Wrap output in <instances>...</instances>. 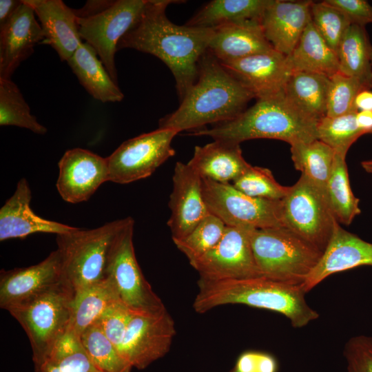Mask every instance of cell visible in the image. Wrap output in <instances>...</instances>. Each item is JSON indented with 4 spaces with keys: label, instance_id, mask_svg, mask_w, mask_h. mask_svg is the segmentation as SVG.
Listing matches in <instances>:
<instances>
[{
    "label": "cell",
    "instance_id": "d4e9b609",
    "mask_svg": "<svg viewBox=\"0 0 372 372\" xmlns=\"http://www.w3.org/2000/svg\"><path fill=\"white\" fill-rule=\"evenodd\" d=\"M187 164L203 179L231 183L251 165L244 158L240 144L215 141L194 147Z\"/></svg>",
    "mask_w": 372,
    "mask_h": 372
},
{
    "label": "cell",
    "instance_id": "52a82bcc",
    "mask_svg": "<svg viewBox=\"0 0 372 372\" xmlns=\"http://www.w3.org/2000/svg\"><path fill=\"white\" fill-rule=\"evenodd\" d=\"M74 293L64 281L6 309L26 333L34 364L42 362L68 331Z\"/></svg>",
    "mask_w": 372,
    "mask_h": 372
},
{
    "label": "cell",
    "instance_id": "ffe728a7",
    "mask_svg": "<svg viewBox=\"0 0 372 372\" xmlns=\"http://www.w3.org/2000/svg\"><path fill=\"white\" fill-rule=\"evenodd\" d=\"M44 34L33 9L22 4L10 20L0 27V79H10L22 61L42 43Z\"/></svg>",
    "mask_w": 372,
    "mask_h": 372
},
{
    "label": "cell",
    "instance_id": "7c38bea8",
    "mask_svg": "<svg viewBox=\"0 0 372 372\" xmlns=\"http://www.w3.org/2000/svg\"><path fill=\"white\" fill-rule=\"evenodd\" d=\"M177 134L158 128L124 141L107 157L109 181L127 184L151 176L175 155L172 142Z\"/></svg>",
    "mask_w": 372,
    "mask_h": 372
},
{
    "label": "cell",
    "instance_id": "7a4b0ae2",
    "mask_svg": "<svg viewBox=\"0 0 372 372\" xmlns=\"http://www.w3.org/2000/svg\"><path fill=\"white\" fill-rule=\"evenodd\" d=\"M253 94L207 51L198 63V78L179 107L161 118L158 128L180 132L232 120L246 110Z\"/></svg>",
    "mask_w": 372,
    "mask_h": 372
},
{
    "label": "cell",
    "instance_id": "f35d334b",
    "mask_svg": "<svg viewBox=\"0 0 372 372\" xmlns=\"http://www.w3.org/2000/svg\"><path fill=\"white\" fill-rule=\"evenodd\" d=\"M231 184L248 196L270 200H282L290 189L278 183L269 169L252 165Z\"/></svg>",
    "mask_w": 372,
    "mask_h": 372
},
{
    "label": "cell",
    "instance_id": "4fadbf2b",
    "mask_svg": "<svg viewBox=\"0 0 372 372\" xmlns=\"http://www.w3.org/2000/svg\"><path fill=\"white\" fill-rule=\"evenodd\" d=\"M254 229L226 226L222 238L214 248L189 261L200 279L221 280L259 276L251 243Z\"/></svg>",
    "mask_w": 372,
    "mask_h": 372
},
{
    "label": "cell",
    "instance_id": "603a6c76",
    "mask_svg": "<svg viewBox=\"0 0 372 372\" xmlns=\"http://www.w3.org/2000/svg\"><path fill=\"white\" fill-rule=\"evenodd\" d=\"M34 10L44 34L43 44L50 45L61 61H68L81 40L73 9L61 0H24Z\"/></svg>",
    "mask_w": 372,
    "mask_h": 372
},
{
    "label": "cell",
    "instance_id": "4dcf8cb0",
    "mask_svg": "<svg viewBox=\"0 0 372 372\" xmlns=\"http://www.w3.org/2000/svg\"><path fill=\"white\" fill-rule=\"evenodd\" d=\"M117 301L121 300L109 278L75 291L70 327L80 337L110 305Z\"/></svg>",
    "mask_w": 372,
    "mask_h": 372
},
{
    "label": "cell",
    "instance_id": "e0dca14e",
    "mask_svg": "<svg viewBox=\"0 0 372 372\" xmlns=\"http://www.w3.org/2000/svg\"><path fill=\"white\" fill-rule=\"evenodd\" d=\"M220 63L257 99L284 92L292 73L287 56L275 50Z\"/></svg>",
    "mask_w": 372,
    "mask_h": 372
},
{
    "label": "cell",
    "instance_id": "8fae6325",
    "mask_svg": "<svg viewBox=\"0 0 372 372\" xmlns=\"http://www.w3.org/2000/svg\"><path fill=\"white\" fill-rule=\"evenodd\" d=\"M202 192L209 212L226 226L256 229L284 227L281 200L248 196L231 183L202 178Z\"/></svg>",
    "mask_w": 372,
    "mask_h": 372
},
{
    "label": "cell",
    "instance_id": "4316f807",
    "mask_svg": "<svg viewBox=\"0 0 372 372\" xmlns=\"http://www.w3.org/2000/svg\"><path fill=\"white\" fill-rule=\"evenodd\" d=\"M293 72H307L331 77L339 72L336 52L318 32L311 21L291 53L287 56Z\"/></svg>",
    "mask_w": 372,
    "mask_h": 372
},
{
    "label": "cell",
    "instance_id": "ab89813d",
    "mask_svg": "<svg viewBox=\"0 0 372 372\" xmlns=\"http://www.w3.org/2000/svg\"><path fill=\"white\" fill-rule=\"evenodd\" d=\"M311 21L318 32L335 52L351 23L347 17L326 0L312 1Z\"/></svg>",
    "mask_w": 372,
    "mask_h": 372
},
{
    "label": "cell",
    "instance_id": "5b68a950",
    "mask_svg": "<svg viewBox=\"0 0 372 372\" xmlns=\"http://www.w3.org/2000/svg\"><path fill=\"white\" fill-rule=\"evenodd\" d=\"M251 243L260 276L293 285L303 284L323 254L285 227L254 229Z\"/></svg>",
    "mask_w": 372,
    "mask_h": 372
},
{
    "label": "cell",
    "instance_id": "277c9868",
    "mask_svg": "<svg viewBox=\"0 0 372 372\" xmlns=\"http://www.w3.org/2000/svg\"><path fill=\"white\" fill-rule=\"evenodd\" d=\"M317 122L311 119L286 97L285 92L258 99L254 105L235 118L201 128L189 135L205 136L215 141L240 144L256 138L285 141L290 145L318 139Z\"/></svg>",
    "mask_w": 372,
    "mask_h": 372
},
{
    "label": "cell",
    "instance_id": "f907efd6",
    "mask_svg": "<svg viewBox=\"0 0 372 372\" xmlns=\"http://www.w3.org/2000/svg\"><path fill=\"white\" fill-rule=\"evenodd\" d=\"M230 372H238L234 367Z\"/></svg>",
    "mask_w": 372,
    "mask_h": 372
},
{
    "label": "cell",
    "instance_id": "6da1fadb",
    "mask_svg": "<svg viewBox=\"0 0 372 372\" xmlns=\"http://www.w3.org/2000/svg\"><path fill=\"white\" fill-rule=\"evenodd\" d=\"M180 1L147 0L142 14L121 39L118 50L131 48L152 54L171 70L181 101L198 78V63L214 33V30L170 21L165 10Z\"/></svg>",
    "mask_w": 372,
    "mask_h": 372
},
{
    "label": "cell",
    "instance_id": "74e56055",
    "mask_svg": "<svg viewBox=\"0 0 372 372\" xmlns=\"http://www.w3.org/2000/svg\"><path fill=\"white\" fill-rule=\"evenodd\" d=\"M225 229V224L210 213L187 236L173 242L189 262L214 248L222 238Z\"/></svg>",
    "mask_w": 372,
    "mask_h": 372
},
{
    "label": "cell",
    "instance_id": "7bdbcfd3",
    "mask_svg": "<svg viewBox=\"0 0 372 372\" xmlns=\"http://www.w3.org/2000/svg\"><path fill=\"white\" fill-rule=\"evenodd\" d=\"M347 372H372V337L358 335L347 341L343 351Z\"/></svg>",
    "mask_w": 372,
    "mask_h": 372
},
{
    "label": "cell",
    "instance_id": "cb8c5ba5",
    "mask_svg": "<svg viewBox=\"0 0 372 372\" xmlns=\"http://www.w3.org/2000/svg\"><path fill=\"white\" fill-rule=\"evenodd\" d=\"M214 30L207 51L220 62L274 50L266 39L260 21L227 23Z\"/></svg>",
    "mask_w": 372,
    "mask_h": 372
},
{
    "label": "cell",
    "instance_id": "3957f363",
    "mask_svg": "<svg viewBox=\"0 0 372 372\" xmlns=\"http://www.w3.org/2000/svg\"><path fill=\"white\" fill-rule=\"evenodd\" d=\"M193 307L205 313L216 307L241 304L285 316L294 328H302L319 317L305 300L302 285L273 280L264 276L241 279H199Z\"/></svg>",
    "mask_w": 372,
    "mask_h": 372
},
{
    "label": "cell",
    "instance_id": "7402d4cb",
    "mask_svg": "<svg viewBox=\"0 0 372 372\" xmlns=\"http://www.w3.org/2000/svg\"><path fill=\"white\" fill-rule=\"evenodd\" d=\"M31 190L25 178L19 180L13 195L0 209V240L25 238L34 233L56 235L74 231L77 227L37 216L30 207Z\"/></svg>",
    "mask_w": 372,
    "mask_h": 372
},
{
    "label": "cell",
    "instance_id": "e575fe53",
    "mask_svg": "<svg viewBox=\"0 0 372 372\" xmlns=\"http://www.w3.org/2000/svg\"><path fill=\"white\" fill-rule=\"evenodd\" d=\"M79 338L90 359L100 371L131 372L132 366L96 323L87 327Z\"/></svg>",
    "mask_w": 372,
    "mask_h": 372
},
{
    "label": "cell",
    "instance_id": "816d5d0a",
    "mask_svg": "<svg viewBox=\"0 0 372 372\" xmlns=\"http://www.w3.org/2000/svg\"><path fill=\"white\" fill-rule=\"evenodd\" d=\"M371 63H372V50H371Z\"/></svg>",
    "mask_w": 372,
    "mask_h": 372
},
{
    "label": "cell",
    "instance_id": "2e32d148",
    "mask_svg": "<svg viewBox=\"0 0 372 372\" xmlns=\"http://www.w3.org/2000/svg\"><path fill=\"white\" fill-rule=\"evenodd\" d=\"M167 221L172 240L187 236L210 214L203 198L201 177L187 164L177 162L172 176Z\"/></svg>",
    "mask_w": 372,
    "mask_h": 372
},
{
    "label": "cell",
    "instance_id": "8d00e7d4",
    "mask_svg": "<svg viewBox=\"0 0 372 372\" xmlns=\"http://www.w3.org/2000/svg\"><path fill=\"white\" fill-rule=\"evenodd\" d=\"M356 113L321 118L316 126L318 139L330 146L336 154L346 156L352 144L364 135L357 125Z\"/></svg>",
    "mask_w": 372,
    "mask_h": 372
},
{
    "label": "cell",
    "instance_id": "f1b7e54d",
    "mask_svg": "<svg viewBox=\"0 0 372 372\" xmlns=\"http://www.w3.org/2000/svg\"><path fill=\"white\" fill-rule=\"evenodd\" d=\"M371 50L364 27L351 24L336 51L339 72L360 81L368 90L372 89Z\"/></svg>",
    "mask_w": 372,
    "mask_h": 372
},
{
    "label": "cell",
    "instance_id": "d590c367",
    "mask_svg": "<svg viewBox=\"0 0 372 372\" xmlns=\"http://www.w3.org/2000/svg\"><path fill=\"white\" fill-rule=\"evenodd\" d=\"M0 125L26 128L38 134L47 132L31 114L21 91L10 79H0Z\"/></svg>",
    "mask_w": 372,
    "mask_h": 372
},
{
    "label": "cell",
    "instance_id": "f6af8a7d",
    "mask_svg": "<svg viewBox=\"0 0 372 372\" xmlns=\"http://www.w3.org/2000/svg\"><path fill=\"white\" fill-rule=\"evenodd\" d=\"M235 368L238 372H276L277 362L268 353L246 351L239 356Z\"/></svg>",
    "mask_w": 372,
    "mask_h": 372
},
{
    "label": "cell",
    "instance_id": "7dc6e473",
    "mask_svg": "<svg viewBox=\"0 0 372 372\" xmlns=\"http://www.w3.org/2000/svg\"><path fill=\"white\" fill-rule=\"evenodd\" d=\"M355 121L364 134H372V110L358 111L355 114Z\"/></svg>",
    "mask_w": 372,
    "mask_h": 372
},
{
    "label": "cell",
    "instance_id": "9a60e30c",
    "mask_svg": "<svg viewBox=\"0 0 372 372\" xmlns=\"http://www.w3.org/2000/svg\"><path fill=\"white\" fill-rule=\"evenodd\" d=\"M56 188L70 203L87 201L105 182L109 181L107 158L79 147L65 152L59 163Z\"/></svg>",
    "mask_w": 372,
    "mask_h": 372
},
{
    "label": "cell",
    "instance_id": "8992f818",
    "mask_svg": "<svg viewBox=\"0 0 372 372\" xmlns=\"http://www.w3.org/2000/svg\"><path fill=\"white\" fill-rule=\"evenodd\" d=\"M131 218L116 220L92 229L76 228L56 235L64 278L75 291L107 278L113 245Z\"/></svg>",
    "mask_w": 372,
    "mask_h": 372
},
{
    "label": "cell",
    "instance_id": "f546056e",
    "mask_svg": "<svg viewBox=\"0 0 372 372\" xmlns=\"http://www.w3.org/2000/svg\"><path fill=\"white\" fill-rule=\"evenodd\" d=\"M271 0H214L203 6L186 25L214 29L251 20L260 21Z\"/></svg>",
    "mask_w": 372,
    "mask_h": 372
},
{
    "label": "cell",
    "instance_id": "bcb514c9",
    "mask_svg": "<svg viewBox=\"0 0 372 372\" xmlns=\"http://www.w3.org/2000/svg\"><path fill=\"white\" fill-rule=\"evenodd\" d=\"M22 4V1L0 0V27L8 23Z\"/></svg>",
    "mask_w": 372,
    "mask_h": 372
},
{
    "label": "cell",
    "instance_id": "681fc988",
    "mask_svg": "<svg viewBox=\"0 0 372 372\" xmlns=\"http://www.w3.org/2000/svg\"><path fill=\"white\" fill-rule=\"evenodd\" d=\"M361 165L366 172L372 174V160L364 161L361 163Z\"/></svg>",
    "mask_w": 372,
    "mask_h": 372
},
{
    "label": "cell",
    "instance_id": "ba28073f",
    "mask_svg": "<svg viewBox=\"0 0 372 372\" xmlns=\"http://www.w3.org/2000/svg\"><path fill=\"white\" fill-rule=\"evenodd\" d=\"M147 0H89L73 9L81 40L96 52L118 84L115 54L121 39L143 13Z\"/></svg>",
    "mask_w": 372,
    "mask_h": 372
},
{
    "label": "cell",
    "instance_id": "ee69618b",
    "mask_svg": "<svg viewBox=\"0 0 372 372\" xmlns=\"http://www.w3.org/2000/svg\"><path fill=\"white\" fill-rule=\"evenodd\" d=\"M340 10L351 24L364 27L372 23V6L364 0H326Z\"/></svg>",
    "mask_w": 372,
    "mask_h": 372
},
{
    "label": "cell",
    "instance_id": "836d02e7",
    "mask_svg": "<svg viewBox=\"0 0 372 372\" xmlns=\"http://www.w3.org/2000/svg\"><path fill=\"white\" fill-rule=\"evenodd\" d=\"M329 207L339 223L349 225L361 210L360 200L350 186L346 156L335 154L333 169L326 187Z\"/></svg>",
    "mask_w": 372,
    "mask_h": 372
},
{
    "label": "cell",
    "instance_id": "44dd1931",
    "mask_svg": "<svg viewBox=\"0 0 372 372\" xmlns=\"http://www.w3.org/2000/svg\"><path fill=\"white\" fill-rule=\"evenodd\" d=\"M312 1L271 0L260 23L273 49L287 56L311 21Z\"/></svg>",
    "mask_w": 372,
    "mask_h": 372
},
{
    "label": "cell",
    "instance_id": "9c48e42d",
    "mask_svg": "<svg viewBox=\"0 0 372 372\" xmlns=\"http://www.w3.org/2000/svg\"><path fill=\"white\" fill-rule=\"evenodd\" d=\"M281 203L284 227L324 252L337 222L326 194L301 174Z\"/></svg>",
    "mask_w": 372,
    "mask_h": 372
},
{
    "label": "cell",
    "instance_id": "ac0fdd59",
    "mask_svg": "<svg viewBox=\"0 0 372 372\" xmlns=\"http://www.w3.org/2000/svg\"><path fill=\"white\" fill-rule=\"evenodd\" d=\"M64 281L62 258L58 249L34 265L1 269L0 307L6 310Z\"/></svg>",
    "mask_w": 372,
    "mask_h": 372
},
{
    "label": "cell",
    "instance_id": "5bb4252c",
    "mask_svg": "<svg viewBox=\"0 0 372 372\" xmlns=\"http://www.w3.org/2000/svg\"><path fill=\"white\" fill-rule=\"evenodd\" d=\"M175 334L174 321L166 309L151 315L134 313L119 352L132 367L142 370L169 351Z\"/></svg>",
    "mask_w": 372,
    "mask_h": 372
},
{
    "label": "cell",
    "instance_id": "b9f144b4",
    "mask_svg": "<svg viewBox=\"0 0 372 372\" xmlns=\"http://www.w3.org/2000/svg\"><path fill=\"white\" fill-rule=\"evenodd\" d=\"M133 314L121 301H117L110 305L95 322L118 351Z\"/></svg>",
    "mask_w": 372,
    "mask_h": 372
},
{
    "label": "cell",
    "instance_id": "60d3db41",
    "mask_svg": "<svg viewBox=\"0 0 372 372\" xmlns=\"http://www.w3.org/2000/svg\"><path fill=\"white\" fill-rule=\"evenodd\" d=\"M362 90L368 89L360 81L340 72L329 77L327 116L335 117L358 112L354 101Z\"/></svg>",
    "mask_w": 372,
    "mask_h": 372
},
{
    "label": "cell",
    "instance_id": "1f68e13d",
    "mask_svg": "<svg viewBox=\"0 0 372 372\" xmlns=\"http://www.w3.org/2000/svg\"><path fill=\"white\" fill-rule=\"evenodd\" d=\"M290 150L295 168L326 194L335 152L318 139L292 144Z\"/></svg>",
    "mask_w": 372,
    "mask_h": 372
},
{
    "label": "cell",
    "instance_id": "c3c4849f",
    "mask_svg": "<svg viewBox=\"0 0 372 372\" xmlns=\"http://www.w3.org/2000/svg\"><path fill=\"white\" fill-rule=\"evenodd\" d=\"M354 106L358 112L372 110V90H362L360 91L355 99Z\"/></svg>",
    "mask_w": 372,
    "mask_h": 372
},
{
    "label": "cell",
    "instance_id": "83f0119b",
    "mask_svg": "<svg viewBox=\"0 0 372 372\" xmlns=\"http://www.w3.org/2000/svg\"><path fill=\"white\" fill-rule=\"evenodd\" d=\"M329 77L312 72H293L285 94L300 112L318 123L327 116Z\"/></svg>",
    "mask_w": 372,
    "mask_h": 372
},
{
    "label": "cell",
    "instance_id": "d6986e66",
    "mask_svg": "<svg viewBox=\"0 0 372 372\" xmlns=\"http://www.w3.org/2000/svg\"><path fill=\"white\" fill-rule=\"evenodd\" d=\"M365 265L372 266V243L345 230L337 221L319 262L302 287L307 293L333 273Z\"/></svg>",
    "mask_w": 372,
    "mask_h": 372
},
{
    "label": "cell",
    "instance_id": "484cf974",
    "mask_svg": "<svg viewBox=\"0 0 372 372\" xmlns=\"http://www.w3.org/2000/svg\"><path fill=\"white\" fill-rule=\"evenodd\" d=\"M67 63L80 83L93 98L103 103L123 100L124 95L118 84L88 43L83 41Z\"/></svg>",
    "mask_w": 372,
    "mask_h": 372
},
{
    "label": "cell",
    "instance_id": "d6a6232c",
    "mask_svg": "<svg viewBox=\"0 0 372 372\" xmlns=\"http://www.w3.org/2000/svg\"><path fill=\"white\" fill-rule=\"evenodd\" d=\"M34 372H101L92 363L79 337L69 326Z\"/></svg>",
    "mask_w": 372,
    "mask_h": 372
},
{
    "label": "cell",
    "instance_id": "30bf717a",
    "mask_svg": "<svg viewBox=\"0 0 372 372\" xmlns=\"http://www.w3.org/2000/svg\"><path fill=\"white\" fill-rule=\"evenodd\" d=\"M132 218L118 235L109 256L107 278L114 284L122 302L134 313L151 315L165 307L145 278L137 262Z\"/></svg>",
    "mask_w": 372,
    "mask_h": 372
}]
</instances>
